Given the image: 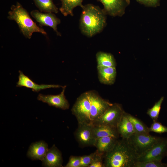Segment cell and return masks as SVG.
<instances>
[{
    "label": "cell",
    "instance_id": "277c9868",
    "mask_svg": "<svg viewBox=\"0 0 167 167\" xmlns=\"http://www.w3.org/2000/svg\"><path fill=\"white\" fill-rule=\"evenodd\" d=\"M91 104L88 92L82 93L76 99L71 111L78 124H91L90 113Z\"/></svg>",
    "mask_w": 167,
    "mask_h": 167
},
{
    "label": "cell",
    "instance_id": "7a4b0ae2",
    "mask_svg": "<svg viewBox=\"0 0 167 167\" xmlns=\"http://www.w3.org/2000/svg\"><path fill=\"white\" fill-rule=\"evenodd\" d=\"M79 21L81 32L88 37L101 32L106 24V16L103 9L92 4L83 5Z\"/></svg>",
    "mask_w": 167,
    "mask_h": 167
},
{
    "label": "cell",
    "instance_id": "9a60e30c",
    "mask_svg": "<svg viewBox=\"0 0 167 167\" xmlns=\"http://www.w3.org/2000/svg\"><path fill=\"white\" fill-rule=\"evenodd\" d=\"M49 149L46 143L41 141L32 143L27 152V156L32 160H39L42 161Z\"/></svg>",
    "mask_w": 167,
    "mask_h": 167
},
{
    "label": "cell",
    "instance_id": "7c38bea8",
    "mask_svg": "<svg viewBox=\"0 0 167 167\" xmlns=\"http://www.w3.org/2000/svg\"><path fill=\"white\" fill-rule=\"evenodd\" d=\"M66 86H63L61 93L58 95H45L39 94L37 99L48 104L49 106L55 107L63 110L69 109L70 105L64 95Z\"/></svg>",
    "mask_w": 167,
    "mask_h": 167
},
{
    "label": "cell",
    "instance_id": "44dd1931",
    "mask_svg": "<svg viewBox=\"0 0 167 167\" xmlns=\"http://www.w3.org/2000/svg\"><path fill=\"white\" fill-rule=\"evenodd\" d=\"M83 0H60L62 3L61 6L59 10L65 16L70 15H74L73 10L75 7L79 6L81 8L83 5L82 4Z\"/></svg>",
    "mask_w": 167,
    "mask_h": 167
},
{
    "label": "cell",
    "instance_id": "cb8c5ba5",
    "mask_svg": "<svg viewBox=\"0 0 167 167\" xmlns=\"http://www.w3.org/2000/svg\"><path fill=\"white\" fill-rule=\"evenodd\" d=\"M164 100V97H161L151 108L147 110V114L151 118L153 122L157 121Z\"/></svg>",
    "mask_w": 167,
    "mask_h": 167
},
{
    "label": "cell",
    "instance_id": "f546056e",
    "mask_svg": "<svg viewBox=\"0 0 167 167\" xmlns=\"http://www.w3.org/2000/svg\"><path fill=\"white\" fill-rule=\"evenodd\" d=\"M138 2L143 4L145 6H151L156 7L159 4L160 0H136Z\"/></svg>",
    "mask_w": 167,
    "mask_h": 167
},
{
    "label": "cell",
    "instance_id": "5b68a950",
    "mask_svg": "<svg viewBox=\"0 0 167 167\" xmlns=\"http://www.w3.org/2000/svg\"><path fill=\"white\" fill-rule=\"evenodd\" d=\"M161 138L149 133H135L127 139L139 157L151 148Z\"/></svg>",
    "mask_w": 167,
    "mask_h": 167
},
{
    "label": "cell",
    "instance_id": "d4e9b609",
    "mask_svg": "<svg viewBox=\"0 0 167 167\" xmlns=\"http://www.w3.org/2000/svg\"><path fill=\"white\" fill-rule=\"evenodd\" d=\"M135 167H167V164L161 161L152 160L144 162H137Z\"/></svg>",
    "mask_w": 167,
    "mask_h": 167
},
{
    "label": "cell",
    "instance_id": "603a6c76",
    "mask_svg": "<svg viewBox=\"0 0 167 167\" xmlns=\"http://www.w3.org/2000/svg\"><path fill=\"white\" fill-rule=\"evenodd\" d=\"M126 115L134 127L135 133H149V127L142 122L129 113H126Z\"/></svg>",
    "mask_w": 167,
    "mask_h": 167
},
{
    "label": "cell",
    "instance_id": "9c48e42d",
    "mask_svg": "<svg viewBox=\"0 0 167 167\" xmlns=\"http://www.w3.org/2000/svg\"><path fill=\"white\" fill-rule=\"evenodd\" d=\"M75 133V139L79 144L83 147L93 146L96 140L92 124H78Z\"/></svg>",
    "mask_w": 167,
    "mask_h": 167
},
{
    "label": "cell",
    "instance_id": "6da1fadb",
    "mask_svg": "<svg viewBox=\"0 0 167 167\" xmlns=\"http://www.w3.org/2000/svg\"><path fill=\"white\" fill-rule=\"evenodd\" d=\"M104 156L105 167H135L138 157L128 139L122 138Z\"/></svg>",
    "mask_w": 167,
    "mask_h": 167
},
{
    "label": "cell",
    "instance_id": "d6986e66",
    "mask_svg": "<svg viewBox=\"0 0 167 167\" xmlns=\"http://www.w3.org/2000/svg\"><path fill=\"white\" fill-rule=\"evenodd\" d=\"M93 125L94 133L96 139L105 136H111L119 138L120 135L117 128L106 125Z\"/></svg>",
    "mask_w": 167,
    "mask_h": 167
},
{
    "label": "cell",
    "instance_id": "8fae6325",
    "mask_svg": "<svg viewBox=\"0 0 167 167\" xmlns=\"http://www.w3.org/2000/svg\"><path fill=\"white\" fill-rule=\"evenodd\" d=\"M103 4V9L106 15L112 16H122L125 13L129 0H97Z\"/></svg>",
    "mask_w": 167,
    "mask_h": 167
},
{
    "label": "cell",
    "instance_id": "7402d4cb",
    "mask_svg": "<svg viewBox=\"0 0 167 167\" xmlns=\"http://www.w3.org/2000/svg\"><path fill=\"white\" fill-rule=\"evenodd\" d=\"M36 6L40 11L44 13H57L58 9L53 0H33Z\"/></svg>",
    "mask_w": 167,
    "mask_h": 167
},
{
    "label": "cell",
    "instance_id": "ba28073f",
    "mask_svg": "<svg viewBox=\"0 0 167 167\" xmlns=\"http://www.w3.org/2000/svg\"><path fill=\"white\" fill-rule=\"evenodd\" d=\"M167 156V138L161 137L151 148L138 157V162L161 161Z\"/></svg>",
    "mask_w": 167,
    "mask_h": 167
},
{
    "label": "cell",
    "instance_id": "ac0fdd59",
    "mask_svg": "<svg viewBox=\"0 0 167 167\" xmlns=\"http://www.w3.org/2000/svg\"><path fill=\"white\" fill-rule=\"evenodd\" d=\"M117 128L120 136L122 138L128 139L135 133L134 127L125 112Z\"/></svg>",
    "mask_w": 167,
    "mask_h": 167
},
{
    "label": "cell",
    "instance_id": "4316f807",
    "mask_svg": "<svg viewBox=\"0 0 167 167\" xmlns=\"http://www.w3.org/2000/svg\"><path fill=\"white\" fill-rule=\"evenodd\" d=\"M93 159L89 167H104L102 159L104 155L98 153L96 150Z\"/></svg>",
    "mask_w": 167,
    "mask_h": 167
},
{
    "label": "cell",
    "instance_id": "ffe728a7",
    "mask_svg": "<svg viewBox=\"0 0 167 167\" xmlns=\"http://www.w3.org/2000/svg\"><path fill=\"white\" fill-rule=\"evenodd\" d=\"M97 66L115 67L116 63L112 54L102 51L98 52L96 54Z\"/></svg>",
    "mask_w": 167,
    "mask_h": 167
},
{
    "label": "cell",
    "instance_id": "484cf974",
    "mask_svg": "<svg viewBox=\"0 0 167 167\" xmlns=\"http://www.w3.org/2000/svg\"><path fill=\"white\" fill-rule=\"evenodd\" d=\"M150 132L161 134L167 133V127L163 125L157 121H153L149 127Z\"/></svg>",
    "mask_w": 167,
    "mask_h": 167
},
{
    "label": "cell",
    "instance_id": "83f0119b",
    "mask_svg": "<svg viewBox=\"0 0 167 167\" xmlns=\"http://www.w3.org/2000/svg\"><path fill=\"white\" fill-rule=\"evenodd\" d=\"M95 153V152L88 155L81 156L80 167H89L93 159Z\"/></svg>",
    "mask_w": 167,
    "mask_h": 167
},
{
    "label": "cell",
    "instance_id": "5bb4252c",
    "mask_svg": "<svg viewBox=\"0 0 167 167\" xmlns=\"http://www.w3.org/2000/svg\"><path fill=\"white\" fill-rule=\"evenodd\" d=\"M42 165L49 167H62L63 160L61 152L54 145L49 149L42 160Z\"/></svg>",
    "mask_w": 167,
    "mask_h": 167
},
{
    "label": "cell",
    "instance_id": "3957f363",
    "mask_svg": "<svg viewBox=\"0 0 167 167\" xmlns=\"http://www.w3.org/2000/svg\"><path fill=\"white\" fill-rule=\"evenodd\" d=\"M7 18L16 22L21 32L27 38H31L34 32L47 34L42 28L38 26L32 20L27 11L18 2L11 6Z\"/></svg>",
    "mask_w": 167,
    "mask_h": 167
},
{
    "label": "cell",
    "instance_id": "8992f818",
    "mask_svg": "<svg viewBox=\"0 0 167 167\" xmlns=\"http://www.w3.org/2000/svg\"><path fill=\"white\" fill-rule=\"evenodd\" d=\"M124 112L121 104H112L92 124L106 125L117 128Z\"/></svg>",
    "mask_w": 167,
    "mask_h": 167
},
{
    "label": "cell",
    "instance_id": "f1b7e54d",
    "mask_svg": "<svg viewBox=\"0 0 167 167\" xmlns=\"http://www.w3.org/2000/svg\"><path fill=\"white\" fill-rule=\"evenodd\" d=\"M81 156H71L65 167H80Z\"/></svg>",
    "mask_w": 167,
    "mask_h": 167
},
{
    "label": "cell",
    "instance_id": "2e32d148",
    "mask_svg": "<svg viewBox=\"0 0 167 167\" xmlns=\"http://www.w3.org/2000/svg\"><path fill=\"white\" fill-rule=\"evenodd\" d=\"M99 80L103 84L111 85L115 82L117 71L115 67L97 66Z\"/></svg>",
    "mask_w": 167,
    "mask_h": 167
},
{
    "label": "cell",
    "instance_id": "e0dca14e",
    "mask_svg": "<svg viewBox=\"0 0 167 167\" xmlns=\"http://www.w3.org/2000/svg\"><path fill=\"white\" fill-rule=\"evenodd\" d=\"M118 138L111 136H105L97 139L94 146L96 151L103 155L114 148Z\"/></svg>",
    "mask_w": 167,
    "mask_h": 167
},
{
    "label": "cell",
    "instance_id": "52a82bcc",
    "mask_svg": "<svg viewBox=\"0 0 167 167\" xmlns=\"http://www.w3.org/2000/svg\"><path fill=\"white\" fill-rule=\"evenodd\" d=\"M88 92L91 104L90 119L92 124L112 103L102 98L95 91Z\"/></svg>",
    "mask_w": 167,
    "mask_h": 167
},
{
    "label": "cell",
    "instance_id": "30bf717a",
    "mask_svg": "<svg viewBox=\"0 0 167 167\" xmlns=\"http://www.w3.org/2000/svg\"><path fill=\"white\" fill-rule=\"evenodd\" d=\"M31 15L39 23L40 26L49 27L53 28L58 36H61V33L58 31L57 25L61 20L53 13H43L36 10H33L30 12Z\"/></svg>",
    "mask_w": 167,
    "mask_h": 167
},
{
    "label": "cell",
    "instance_id": "4fadbf2b",
    "mask_svg": "<svg viewBox=\"0 0 167 167\" xmlns=\"http://www.w3.org/2000/svg\"><path fill=\"white\" fill-rule=\"evenodd\" d=\"M19 80L17 83V87H24L32 89L34 92H37L41 90L48 88H62L63 86L57 84H38L25 75L22 71H19Z\"/></svg>",
    "mask_w": 167,
    "mask_h": 167
}]
</instances>
